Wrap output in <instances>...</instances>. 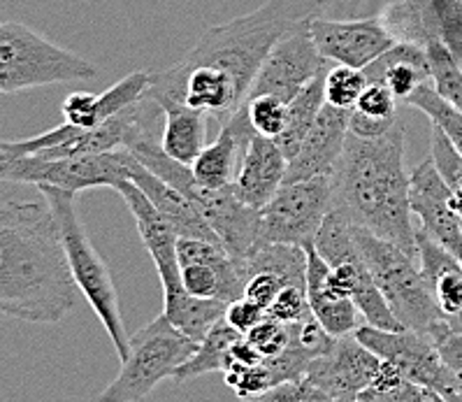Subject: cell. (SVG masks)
<instances>
[{"label": "cell", "instance_id": "cell-2", "mask_svg": "<svg viewBox=\"0 0 462 402\" xmlns=\"http://www.w3.org/2000/svg\"><path fill=\"white\" fill-rule=\"evenodd\" d=\"M77 295L50 202H0V314L59 323L75 310Z\"/></svg>", "mask_w": 462, "mask_h": 402}, {"label": "cell", "instance_id": "cell-36", "mask_svg": "<svg viewBox=\"0 0 462 402\" xmlns=\"http://www.w3.org/2000/svg\"><path fill=\"white\" fill-rule=\"evenodd\" d=\"M395 96H393L391 89L381 82H367V87L360 93L358 103H356V112L365 117H372V119H383L391 121L397 119V105Z\"/></svg>", "mask_w": 462, "mask_h": 402}, {"label": "cell", "instance_id": "cell-35", "mask_svg": "<svg viewBox=\"0 0 462 402\" xmlns=\"http://www.w3.org/2000/svg\"><path fill=\"white\" fill-rule=\"evenodd\" d=\"M246 340L258 349L263 359H273V356L283 351V347L289 344V323H283V321L265 314V319L261 323H256V326L246 332Z\"/></svg>", "mask_w": 462, "mask_h": 402}, {"label": "cell", "instance_id": "cell-40", "mask_svg": "<svg viewBox=\"0 0 462 402\" xmlns=\"http://www.w3.org/2000/svg\"><path fill=\"white\" fill-rule=\"evenodd\" d=\"M435 342H437V349H439V356L441 360H444L446 369H448L453 379H456L457 391H460V400H462V332L446 328L441 335H437Z\"/></svg>", "mask_w": 462, "mask_h": 402}, {"label": "cell", "instance_id": "cell-24", "mask_svg": "<svg viewBox=\"0 0 462 402\" xmlns=\"http://www.w3.org/2000/svg\"><path fill=\"white\" fill-rule=\"evenodd\" d=\"M363 72L367 82L386 84L397 100H409L420 84L430 82L428 54L416 42H395L370 66H365Z\"/></svg>", "mask_w": 462, "mask_h": 402}, {"label": "cell", "instance_id": "cell-28", "mask_svg": "<svg viewBox=\"0 0 462 402\" xmlns=\"http://www.w3.org/2000/svg\"><path fill=\"white\" fill-rule=\"evenodd\" d=\"M237 337H242V332L235 331L228 321H218L217 326L207 332L205 340L198 344L196 353L174 372V384H186V381L198 379V377L209 375V372H223L226 360H228L230 347H233V342Z\"/></svg>", "mask_w": 462, "mask_h": 402}, {"label": "cell", "instance_id": "cell-6", "mask_svg": "<svg viewBox=\"0 0 462 402\" xmlns=\"http://www.w3.org/2000/svg\"><path fill=\"white\" fill-rule=\"evenodd\" d=\"M98 68L19 22L0 23V93L96 79Z\"/></svg>", "mask_w": 462, "mask_h": 402}, {"label": "cell", "instance_id": "cell-9", "mask_svg": "<svg viewBox=\"0 0 462 402\" xmlns=\"http://www.w3.org/2000/svg\"><path fill=\"white\" fill-rule=\"evenodd\" d=\"M330 210V174L283 182L273 201L261 210V245H314Z\"/></svg>", "mask_w": 462, "mask_h": 402}, {"label": "cell", "instance_id": "cell-20", "mask_svg": "<svg viewBox=\"0 0 462 402\" xmlns=\"http://www.w3.org/2000/svg\"><path fill=\"white\" fill-rule=\"evenodd\" d=\"M416 242L420 272L428 282L441 321L451 331L462 332V261L437 245L435 239H430L420 229L416 230Z\"/></svg>", "mask_w": 462, "mask_h": 402}, {"label": "cell", "instance_id": "cell-17", "mask_svg": "<svg viewBox=\"0 0 462 402\" xmlns=\"http://www.w3.org/2000/svg\"><path fill=\"white\" fill-rule=\"evenodd\" d=\"M348 119H351V109L335 108L328 103L323 105L295 156L289 158L286 182L330 174L342 154L344 142H346Z\"/></svg>", "mask_w": 462, "mask_h": 402}, {"label": "cell", "instance_id": "cell-39", "mask_svg": "<svg viewBox=\"0 0 462 402\" xmlns=\"http://www.w3.org/2000/svg\"><path fill=\"white\" fill-rule=\"evenodd\" d=\"M283 286H289V284L283 282L279 275H274V272H251L245 284V298H249L251 303L261 304L263 310H270V304L274 303V298H277L279 291H282Z\"/></svg>", "mask_w": 462, "mask_h": 402}, {"label": "cell", "instance_id": "cell-33", "mask_svg": "<svg viewBox=\"0 0 462 402\" xmlns=\"http://www.w3.org/2000/svg\"><path fill=\"white\" fill-rule=\"evenodd\" d=\"M246 115H249L251 128L263 137L277 140L286 124V100L277 96H251L245 100Z\"/></svg>", "mask_w": 462, "mask_h": 402}, {"label": "cell", "instance_id": "cell-1", "mask_svg": "<svg viewBox=\"0 0 462 402\" xmlns=\"http://www.w3.org/2000/svg\"><path fill=\"white\" fill-rule=\"evenodd\" d=\"M326 5L328 0H265L245 17L207 28L180 63L149 72L147 96L156 103L180 100L223 124L249 98L274 44L319 17Z\"/></svg>", "mask_w": 462, "mask_h": 402}, {"label": "cell", "instance_id": "cell-30", "mask_svg": "<svg viewBox=\"0 0 462 402\" xmlns=\"http://www.w3.org/2000/svg\"><path fill=\"white\" fill-rule=\"evenodd\" d=\"M425 54L432 89L462 112V63L439 38H432L425 44Z\"/></svg>", "mask_w": 462, "mask_h": 402}, {"label": "cell", "instance_id": "cell-8", "mask_svg": "<svg viewBox=\"0 0 462 402\" xmlns=\"http://www.w3.org/2000/svg\"><path fill=\"white\" fill-rule=\"evenodd\" d=\"M128 158L131 152L125 147L103 154H82V156L23 154L0 161V182L56 186L70 193L100 189V186L115 189L121 180H128Z\"/></svg>", "mask_w": 462, "mask_h": 402}, {"label": "cell", "instance_id": "cell-34", "mask_svg": "<svg viewBox=\"0 0 462 402\" xmlns=\"http://www.w3.org/2000/svg\"><path fill=\"white\" fill-rule=\"evenodd\" d=\"M226 384L230 386L237 397H245V400H258L265 391H270L274 386L273 375L267 369L265 360L256 365H249V368H235L226 369Z\"/></svg>", "mask_w": 462, "mask_h": 402}, {"label": "cell", "instance_id": "cell-15", "mask_svg": "<svg viewBox=\"0 0 462 402\" xmlns=\"http://www.w3.org/2000/svg\"><path fill=\"white\" fill-rule=\"evenodd\" d=\"M115 191L125 201L131 214L135 217V226L140 230L142 245L147 247L149 256L156 263L158 277L163 284V303L174 300L186 291L181 284L180 256H177V230L170 226L168 219L158 212L153 202L144 196V191L131 180H121Z\"/></svg>", "mask_w": 462, "mask_h": 402}, {"label": "cell", "instance_id": "cell-4", "mask_svg": "<svg viewBox=\"0 0 462 402\" xmlns=\"http://www.w3.org/2000/svg\"><path fill=\"white\" fill-rule=\"evenodd\" d=\"M40 196L50 202L51 212L56 217L60 242L66 249L68 266L75 277L79 294L88 300L103 328L107 331L109 340L115 344L119 359L128 356V331H125L124 316H121L119 291L112 279L107 263L93 247L87 229H84L79 212H77V193L56 189V186H38Z\"/></svg>", "mask_w": 462, "mask_h": 402}, {"label": "cell", "instance_id": "cell-16", "mask_svg": "<svg viewBox=\"0 0 462 402\" xmlns=\"http://www.w3.org/2000/svg\"><path fill=\"white\" fill-rule=\"evenodd\" d=\"M409 207L420 230L462 261V230L451 207V189L430 156L409 174Z\"/></svg>", "mask_w": 462, "mask_h": 402}, {"label": "cell", "instance_id": "cell-12", "mask_svg": "<svg viewBox=\"0 0 462 402\" xmlns=\"http://www.w3.org/2000/svg\"><path fill=\"white\" fill-rule=\"evenodd\" d=\"M181 284L198 298H217L223 303L245 295V277L233 256L221 242L200 238L177 239Z\"/></svg>", "mask_w": 462, "mask_h": 402}, {"label": "cell", "instance_id": "cell-23", "mask_svg": "<svg viewBox=\"0 0 462 402\" xmlns=\"http://www.w3.org/2000/svg\"><path fill=\"white\" fill-rule=\"evenodd\" d=\"M149 89V72L137 70L125 75L124 79L109 87L107 91H103L100 96L96 93H84L77 91L70 93L66 100H63V119L66 124L77 126V128H96L103 121H107L109 117H115L116 112H121L128 105L137 103V100L147 93Z\"/></svg>", "mask_w": 462, "mask_h": 402}, {"label": "cell", "instance_id": "cell-26", "mask_svg": "<svg viewBox=\"0 0 462 402\" xmlns=\"http://www.w3.org/2000/svg\"><path fill=\"white\" fill-rule=\"evenodd\" d=\"M328 72V70H326ZM326 72L316 75L307 87L300 89L293 98L286 105V124H283L282 136L277 137V145L282 147L283 156L293 158L300 149L305 136L310 133L311 124L316 121L319 112L326 105Z\"/></svg>", "mask_w": 462, "mask_h": 402}, {"label": "cell", "instance_id": "cell-7", "mask_svg": "<svg viewBox=\"0 0 462 402\" xmlns=\"http://www.w3.org/2000/svg\"><path fill=\"white\" fill-rule=\"evenodd\" d=\"M196 340L172 326L165 314L149 321L128 340V356L116 379L98 396L105 402H140L196 353Z\"/></svg>", "mask_w": 462, "mask_h": 402}, {"label": "cell", "instance_id": "cell-42", "mask_svg": "<svg viewBox=\"0 0 462 402\" xmlns=\"http://www.w3.org/2000/svg\"><path fill=\"white\" fill-rule=\"evenodd\" d=\"M397 124V119L383 121V119H372V117H365L356 109H351V119H348V133L358 137H379L383 133H388L393 126Z\"/></svg>", "mask_w": 462, "mask_h": 402}, {"label": "cell", "instance_id": "cell-32", "mask_svg": "<svg viewBox=\"0 0 462 402\" xmlns=\"http://www.w3.org/2000/svg\"><path fill=\"white\" fill-rule=\"evenodd\" d=\"M365 87H367V77L360 68L337 63L326 72V103L335 105V108L354 109Z\"/></svg>", "mask_w": 462, "mask_h": 402}, {"label": "cell", "instance_id": "cell-11", "mask_svg": "<svg viewBox=\"0 0 462 402\" xmlns=\"http://www.w3.org/2000/svg\"><path fill=\"white\" fill-rule=\"evenodd\" d=\"M328 61L316 50L310 33V23L298 26L289 35H283L273 51L265 56L256 79L251 84V96H277L289 103L295 93L326 72Z\"/></svg>", "mask_w": 462, "mask_h": 402}, {"label": "cell", "instance_id": "cell-18", "mask_svg": "<svg viewBox=\"0 0 462 402\" xmlns=\"http://www.w3.org/2000/svg\"><path fill=\"white\" fill-rule=\"evenodd\" d=\"M254 136L256 131L251 128L245 103L223 121L214 142L205 145L196 161L190 164V173L198 184L207 186V189H223V186L233 184L246 145Z\"/></svg>", "mask_w": 462, "mask_h": 402}, {"label": "cell", "instance_id": "cell-19", "mask_svg": "<svg viewBox=\"0 0 462 402\" xmlns=\"http://www.w3.org/2000/svg\"><path fill=\"white\" fill-rule=\"evenodd\" d=\"M289 158L273 137L254 136L245 149L240 168L233 180V191L242 202L263 210L286 182Z\"/></svg>", "mask_w": 462, "mask_h": 402}, {"label": "cell", "instance_id": "cell-31", "mask_svg": "<svg viewBox=\"0 0 462 402\" xmlns=\"http://www.w3.org/2000/svg\"><path fill=\"white\" fill-rule=\"evenodd\" d=\"M407 103L413 105L416 109H420L432 124L439 126L441 131L448 136V140L453 142V147L462 154V112L456 105H451L448 100L441 98L430 82L420 84V87L409 96Z\"/></svg>", "mask_w": 462, "mask_h": 402}, {"label": "cell", "instance_id": "cell-5", "mask_svg": "<svg viewBox=\"0 0 462 402\" xmlns=\"http://www.w3.org/2000/svg\"><path fill=\"white\" fill-rule=\"evenodd\" d=\"M354 235L365 266L386 298L395 319L404 328L425 332L437 340V335H441L448 326L437 312V304L430 294L420 266L416 263V256L407 254L388 239L360 229V226H354Z\"/></svg>", "mask_w": 462, "mask_h": 402}, {"label": "cell", "instance_id": "cell-29", "mask_svg": "<svg viewBox=\"0 0 462 402\" xmlns=\"http://www.w3.org/2000/svg\"><path fill=\"white\" fill-rule=\"evenodd\" d=\"M356 402H441L435 391L404 377L395 365L381 360L370 386L360 391Z\"/></svg>", "mask_w": 462, "mask_h": 402}, {"label": "cell", "instance_id": "cell-38", "mask_svg": "<svg viewBox=\"0 0 462 402\" xmlns=\"http://www.w3.org/2000/svg\"><path fill=\"white\" fill-rule=\"evenodd\" d=\"M258 400L263 402H307V400H319V402H330V397L311 384L307 377H298V379L282 381V384L273 386L270 391L263 393Z\"/></svg>", "mask_w": 462, "mask_h": 402}, {"label": "cell", "instance_id": "cell-21", "mask_svg": "<svg viewBox=\"0 0 462 402\" xmlns=\"http://www.w3.org/2000/svg\"><path fill=\"white\" fill-rule=\"evenodd\" d=\"M307 298L310 310L332 337H344L358 328V307L351 295L332 279V267L321 258L314 245H307Z\"/></svg>", "mask_w": 462, "mask_h": 402}, {"label": "cell", "instance_id": "cell-41", "mask_svg": "<svg viewBox=\"0 0 462 402\" xmlns=\"http://www.w3.org/2000/svg\"><path fill=\"white\" fill-rule=\"evenodd\" d=\"M265 314L267 310H263L261 304L251 303L245 295L228 303V307H226V321H228L235 331L242 332V335H246L256 323H261L265 319Z\"/></svg>", "mask_w": 462, "mask_h": 402}, {"label": "cell", "instance_id": "cell-27", "mask_svg": "<svg viewBox=\"0 0 462 402\" xmlns=\"http://www.w3.org/2000/svg\"><path fill=\"white\" fill-rule=\"evenodd\" d=\"M226 307H228V303H223V300L198 298V295L184 291L174 300L163 303V314L184 335H189L196 342H202L207 332L212 331L218 321L226 319Z\"/></svg>", "mask_w": 462, "mask_h": 402}, {"label": "cell", "instance_id": "cell-44", "mask_svg": "<svg viewBox=\"0 0 462 402\" xmlns=\"http://www.w3.org/2000/svg\"><path fill=\"white\" fill-rule=\"evenodd\" d=\"M0 161H5V154H3V147H0Z\"/></svg>", "mask_w": 462, "mask_h": 402}, {"label": "cell", "instance_id": "cell-43", "mask_svg": "<svg viewBox=\"0 0 462 402\" xmlns=\"http://www.w3.org/2000/svg\"><path fill=\"white\" fill-rule=\"evenodd\" d=\"M451 189V207L453 212H456L457 223H460V230H462V182L456 186H448Z\"/></svg>", "mask_w": 462, "mask_h": 402}, {"label": "cell", "instance_id": "cell-22", "mask_svg": "<svg viewBox=\"0 0 462 402\" xmlns=\"http://www.w3.org/2000/svg\"><path fill=\"white\" fill-rule=\"evenodd\" d=\"M128 180L135 182L144 196L153 202L158 212L163 214L170 221L180 238H200V239H212V242H221L218 235L214 233V229L205 221L200 212L196 210V205L189 201V198L181 193V191L174 189L172 184H168L165 180H161L158 174H153L147 165H142L135 156L131 154L128 158Z\"/></svg>", "mask_w": 462, "mask_h": 402}, {"label": "cell", "instance_id": "cell-13", "mask_svg": "<svg viewBox=\"0 0 462 402\" xmlns=\"http://www.w3.org/2000/svg\"><path fill=\"white\" fill-rule=\"evenodd\" d=\"M379 365V356L351 332L337 337L330 351L311 360L305 377L319 386L330 402H356L360 391L370 386Z\"/></svg>", "mask_w": 462, "mask_h": 402}, {"label": "cell", "instance_id": "cell-37", "mask_svg": "<svg viewBox=\"0 0 462 402\" xmlns=\"http://www.w3.org/2000/svg\"><path fill=\"white\" fill-rule=\"evenodd\" d=\"M310 298H307L305 286H283L279 291V295L274 298V303L270 304L267 314L274 316V319L283 321V323H295V321L305 319L310 314Z\"/></svg>", "mask_w": 462, "mask_h": 402}, {"label": "cell", "instance_id": "cell-3", "mask_svg": "<svg viewBox=\"0 0 462 402\" xmlns=\"http://www.w3.org/2000/svg\"><path fill=\"white\" fill-rule=\"evenodd\" d=\"M332 210L348 223L388 239L419 258L404 173V124L397 119L379 137L348 133L330 173Z\"/></svg>", "mask_w": 462, "mask_h": 402}, {"label": "cell", "instance_id": "cell-10", "mask_svg": "<svg viewBox=\"0 0 462 402\" xmlns=\"http://www.w3.org/2000/svg\"><path fill=\"white\" fill-rule=\"evenodd\" d=\"M354 335L381 360L395 365L404 377L435 391L441 402H462L456 379L446 369L432 335L411 331V328L383 331L370 323L356 328Z\"/></svg>", "mask_w": 462, "mask_h": 402}, {"label": "cell", "instance_id": "cell-25", "mask_svg": "<svg viewBox=\"0 0 462 402\" xmlns=\"http://www.w3.org/2000/svg\"><path fill=\"white\" fill-rule=\"evenodd\" d=\"M158 105L163 109L165 121L161 147L174 161L190 165L207 145V128L212 117L180 100H161Z\"/></svg>", "mask_w": 462, "mask_h": 402}, {"label": "cell", "instance_id": "cell-14", "mask_svg": "<svg viewBox=\"0 0 462 402\" xmlns=\"http://www.w3.org/2000/svg\"><path fill=\"white\" fill-rule=\"evenodd\" d=\"M310 33L323 59L360 70L397 42L381 17L351 22L314 17L310 22Z\"/></svg>", "mask_w": 462, "mask_h": 402}]
</instances>
